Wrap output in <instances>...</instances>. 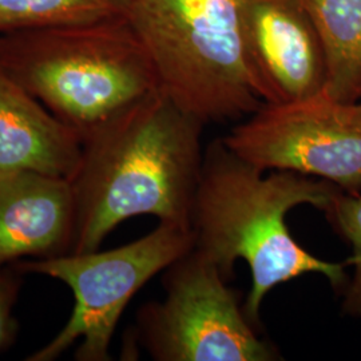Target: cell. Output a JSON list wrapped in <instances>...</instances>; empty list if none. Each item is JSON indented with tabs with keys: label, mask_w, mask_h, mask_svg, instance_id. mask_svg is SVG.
<instances>
[{
	"label": "cell",
	"mask_w": 361,
	"mask_h": 361,
	"mask_svg": "<svg viewBox=\"0 0 361 361\" xmlns=\"http://www.w3.org/2000/svg\"><path fill=\"white\" fill-rule=\"evenodd\" d=\"M83 143L0 66V171L35 170L71 180Z\"/></svg>",
	"instance_id": "10"
},
{
	"label": "cell",
	"mask_w": 361,
	"mask_h": 361,
	"mask_svg": "<svg viewBox=\"0 0 361 361\" xmlns=\"http://www.w3.org/2000/svg\"><path fill=\"white\" fill-rule=\"evenodd\" d=\"M360 99H361V95H360Z\"/></svg>",
	"instance_id": "15"
},
{
	"label": "cell",
	"mask_w": 361,
	"mask_h": 361,
	"mask_svg": "<svg viewBox=\"0 0 361 361\" xmlns=\"http://www.w3.org/2000/svg\"><path fill=\"white\" fill-rule=\"evenodd\" d=\"M336 232L352 246V256L345 261L353 267V276L344 288L341 310L345 316L361 319V193L340 192L324 210Z\"/></svg>",
	"instance_id": "13"
},
{
	"label": "cell",
	"mask_w": 361,
	"mask_h": 361,
	"mask_svg": "<svg viewBox=\"0 0 361 361\" xmlns=\"http://www.w3.org/2000/svg\"><path fill=\"white\" fill-rule=\"evenodd\" d=\"M190 228L159 222L153 232L126 245L61 257L32 258L11 265L23 274H42L65 283L75 302L70 319L27 361H54L80 341L78 361H109L116 325L143 285L193 249Z\"/></svg>",
	"instance_id": "5"
},
{
	"label": "cell",
	"mask_w": 361,
	"mask_h": 361,
	"mask_svg": "<svg viewBox=\"0 0 361 361\" xmlns=\"http://www.w3.org/2000/svg\"><path fill=\"white\" fill-rule=\"evenodd\" d=\"M340 192L331 182L292 171L265 176L222 140L207 146L190 216L193 247L226 280L238 259L249 265L252 288L244 312L255 326L264 298L277 285L313 273L326 277L336 290L345 288V262L313 256L297 243L285 221L288 212L301 205L324 212Z\"/></svg>",
	"instance_id": "2"
},
{
	"label": "cell",
	"mask_w": 361,
	"mask_h": 361,
	"mask_svg": "<svg viewBox=\"0 0 361 361\" xmlns=\"http://www.w3.org/2000/svg\"><path fill=\"white\" fill-rule=\"evenodd\" d=\"M219 268L192 249L165 269V298L145 304L137 335L157 361H271L237 293Z\"/></svg>",
	"instance_id": "6"
},
{
	"label": "cell",
	"mask_w": 361,
	"mask_h": 361,
	"mask_svg": "<svg viewBox=\"0 0 361 361\" xmlns=\"http://www.w3.org/2000/svg\"><path fill=\"white\" fill-rule=\"evenodd\" d=\"M22 276L13 265L0 267V352L13 347L18 336L13 308L20 295Z\"/></svg>",
	"instance_id": "14"
},
{
	"label": "cell",
	"mask_w": 361,
	"mask_h": 361,
	"mask_svg": "<svg viewBox=\"0 0 361 361\" xmlns=\"http://www.w3.org/2000/svg\"><path fill=\"white\" fill-rule=\"evenodd\" d=\"M204 125L157 91L83 142L71 178L73 255L98 250L126 219L153 216L190 228L201 176Z\"/></svg>",
	"instance_id": "1"
},
{
	"label": "cell",
	"mask_w": 361,
	"mask_h": 361,
	"mask_svg": "<svg viewBox=\"0 0 361 361\" xmlns=\"http://www.w3.org/2000/svg\"><path fill=\"white\" fill-rule=\"evenodd\" d=\"M131 0H0V32L79 26L126 16Z\"/></svg>",
	"instance_id": "12"
},
{
	"label": "cell",
	"mask_w": 361,
	"mask_h": 361,
	"mask_svg": "<svg viewBox=\"0 0 361 361\" xmlns=\"http://www.w3.org/2000/svg\"><path fill=\"white\" fill-rule=\"evenodd\" d=\"M249 65L264 104H288L325 89L323 47L300 0H237Z\"/></svg>",
	"instance_id": "8"
},
{
	"label": "cell",
	"mask_w": 361,
	"mask_h": 361,
	"mask_svg": "<svg viewBox=\"0 0 361 361\" xmlns=\"http://www.w3.org/2000/svg\"><path fill=\"white\" fill-rule=\"evenodd\" d=\"M319 35L325 92L343 102L361 95V0H300Z\"/></svg>",
	"instance_id": "11"
},
{
	"label": "cell",
	"mask_w": 361,
	"mask_h": 361,
	"mask_svg": "<svg viewBox=\"0 0 361 361\" xmlns=\"http://www.w3.org/2000/svg\"><path fill=\"white\" fill-rule=\"evenodd\" d=\"M0 66L82 143L159 91L154 66L128 16L0 32Z\"/></svg>",
	"instance_id": "3"
},
{
	"label": "cell",
	"mask_w": 361,
	"mask_h": 361,
	"mask_svg": "<svg viewBox=\"0 0 361 361\" xmlns=\"http://www.w3.org/2000/svg\"><path fill=\"white\" fill-rule=\"evenodd\" d=\"M222 141L264 171L319 177L361 193V99L343 102L323 90L295 102L264 104Z\"/></svg>",
	"instance_id": "7"
},
{
	"label": "cell",
	"mask_w": 361,
	"mask_h": 361,
	"mask_svg": "<svg viewBox=\"0 0 361 361\" xmlns=\"http://www.w3.org/2000/svg\"><path fill=\"white\" fill-rule=\"evenodd\" d=\"M74 234L71 180L27 169L0 171V267L70 255Z\"/></svg>",
	"instance_id": "9"
},
{
	"label": "cell",
	"mask_w": 361,
	"mask_h": 361,
	"mask_svg": "<svg viewBox=\"0 0 361 361\" xmlns=\"http://www.w3.org/2000/svg\"><path fill=\"white\" fill-rule=\"evenodd\" d=\"M126 16L159 90L204 126L250 116L264 104L237 0H131Z\"/></svg>",
	"instance_id": "4"
}]
</instances>
